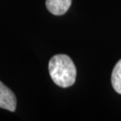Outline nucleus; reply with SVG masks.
I'll return each mask as SVG.
<instances>
[{"label":"nucleus","mask_w":121,"mask_h":121,"mask_svg":"<svg viewBox=\"0 0 121 121\" xmlns=\"http://www.w3.org/2000/svg\"><path fill=\"white\" fill-rule=\"evenodd\" d=\"M72 3V0H46V6L54 15L65 14Z\"/></svg>","instance_id":"3"},{"label":"nucleus","mask_w":121,"mask_h":121,"mask_svg":"<svg viewBox=\"0 0 121 121\" xmlns=\"http://www.w3.org/2000/svg\"><path fill=\"white\" fill-rule=\"evenodd\" d=\"M111 83L114 90L121 94V59L118 60L111 74Z\"/></svg>","instance_id":"4"},{"label":"nucleus","mask_w":121,"mask_h":121,"mask_svg":"<svg viewBox=\"0 0 121 121\" xmlns=\"http://www.w3.org/2000/svg\"><path fill=\"white\" fill-rule=\"evenodd\" d=\"M50 77L56 85L62 88L72 86L76 78V68L70 56L65 54L56 55L48 63Z\"/></svg>","instance_id":"1"},{"label":"nucleus","mask_w":121,"mask_h":121,"mask_svg":"<svg viewBox=\"0 0 121 121\" xmlns=\"http://www.w3.org/2000/svg\"><path fill=\"white\" fill-rule=\"evenodd\" d=\"M16 97L13 91L0 82V108L13 112L16 108Z\"/></svg>","instance_id":"2"}]
</instances>
